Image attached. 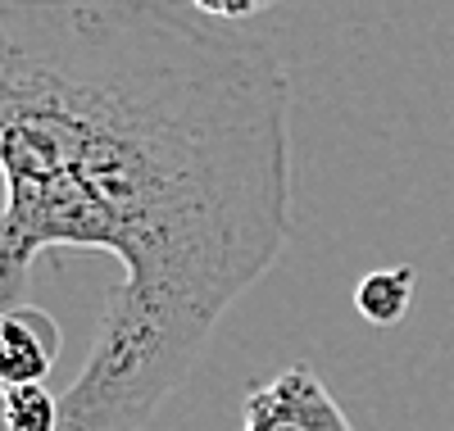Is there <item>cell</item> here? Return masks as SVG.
Masks as SVG:
<instances>
[{
  "mask_svg": "<svg viewBox=\"0 0 454 431\" xmlns=\"http://www.w3.org/2000/svg\"><path fill=\"white\" fill-rule=\"evenodd\" d=\"M0 309L51 250L119 259L59 431H145L295 227L291 77L205 0L0 5Z\"/></svg>",
  "mask_w": 454,
  "mask_h": 431,
  "instance_id": "cell-1",
  "label": "cell"
},
{
  "mask_svg": "<svg viewBox=\"0 0 454 431\" xmlns=\"http://www.w3.org/2000/svg\"><path fill=\"white\" fill-rule=\"evenodd\" d=\"M241 431H355V422L314 364H291L278 377L250 386Z\"/></svg>",
  "mask_w": 454,
  "mask_h": 431,
  "instance_id": "cell-2",
  "label": "cell"
},
{
  "mask_svg": "<svg viewBox=\"0 0 454 431\" xmlns=\"http://www.w3.org/2000/svg\"><path fill=\"white\" fill-rule=\"evenodd\" d=\"M64 332L42 304L0 309V390L10 386H46L59 364Z\"/></svg>",
  "mask_w": 454,
  "mask_h": 431,
  "instance_id": "cell-3",
  "label": "cell"
},
{
  "mask_svg": "<svg viewBox=\"0 0 454 431\" xmlns=\"http://www.w3.org/2000/svg\"><path fill=\"white\" fill-rule=\"evenodd\" d=\"M413 282H419V272H413L409 263L377 268V272H368V278L359 282L355 309L364 313L372 327H395L409 313V304H413Z\"/></svg>",
  "mask_w": 454,
  "mask_h": 431,
  "instance_id": "cell-4",
  "label": "cell"
},
{
  "mask_svg": "<svg viewBox=\"0 0 454 431\" xmlns=\"http://www.w3.org/2000/svg\"><path fill=\"white\" fill-rule=\"evenodd\" d=\"M64 404L51 386H10L0 390V431H59Z\"/></svg>",
  "mask_w": 454,
  "mask_h": 431,
  "instance_id": "cell-5",
  "label": "cell"
}]
</instances>
